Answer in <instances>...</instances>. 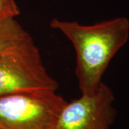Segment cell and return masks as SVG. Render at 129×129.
<instances>
[{
  "mask_svg": "<svg viewBox=\"0 0 129 129\" xmlns=\"http://www.w3.org/2000/svg\"><path fill=\"white\" fill-rule=\"evenodd\" d=\"M50 26L73 45L75 75L82 95L95 93L112 59L128 40V19L120 17L86 25L53 18Z\"/></svg>",
  "mask_w": 129,
  "mask_h": 129,
  "instance_id": "6da1fadb",
  "label": "cell"
},
{
  "mask_svg": "<svg viewBox=\"0 0 129 129\" xmlns=\"http://www.w3.org/2000/svg\"><path fill=\"white\" fill-rule=\"evenodd\" d=\"M67 103L51 90L0 96V129H55Z\"/></svg>",
  "mask_w": 129,
  "mask_h": 129,
  "instance_id": "7a4b0ae2",
  "label": "cell"
},
{
  "mask_svg": "<svg viewBox=\"0 0 129 129\" xmlns=\"http://www.w3.org/2000/svg\"><path fill=\"white\" fill-rule=\"evenodd\" d=\"M59 85L47 71L34 40L0 56V96L39 90H57Z\"/></svg>",
  "mask_w": 129,
  "mask_h": 129,
  "instance_id": "3957f363",
  "label": "cell"
},
{
  "mask_svg": "<svg viewBox=\"0 0 129 129\" xmlns=\"http://www.w3.org/2000/svg\"><path fill=\"white\" fill-rule=\"evenodd\" d=\"M114 100L111 88L103 82L95 93L67 103L55 129H110L117 115Z\"/></svg>",
  "mask_w": 129,
  "mask_h": 129,
  "instance_id": "277c9868",
  "label": "cell"
},
{
  "mask_svg": "<svg viewBox=\"0 0 129 129\" xmlns=\"http://www.w3.org/2000/svg\"><path fill=\"white\" fill-rule=\"evenodd\" d=\"M32 40L14 18L0 20V56L17 50Z\"/></svg>",
  "mask_w": 129,
  "mask_h": 129,
  "instance_id": "5b68a950",
  "label": "cell"
},
{
  "mask_svg": "<svg viewBox=\"0 0 129 129\" xmlns=\"http://www.w3.org/2000/svg\"><path fill=\"white\" fill-rule=\"evenodd\" d=\"M20 14V9L14 0H0V20L15 18Z\"/></svg>",
  "mask_w": 129,
  "mask_h": 129,
  "instance_id": "8992f818",
  "label": "cell"
}]
</instances>
